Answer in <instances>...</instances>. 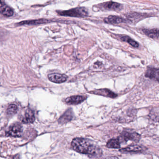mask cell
I'll return each instance as SVG.
<instances>
[{"mask_svg":"<svg viewBox=\"0 0 159 159\" xmlns=\"http://www.w3.org/2000/svg\"><path fill=\"white\" fill-rule=\"evenodd\" d=\"M34 113L31 109H28L25 111L22 122L24 123H32L35 121Z\"/></svg>","mask_w":159,"mask_h":159,"instance_id":"obj_11","label":"cell"},{"mask_svg":"<svg viewBox=\"0 0 159 159\" xmlns=\"http://www.w3.org/2000/svg\"><path fill=\"white\" fill-rule=\"evenodd\" d=\"M48 77L50 81L56 83H63L67 79V76L66 75L58 73L50 74L49 75Z\"/></svg>","mask_w":159,"mask_h":159,"instance_id":"obj_6","label":"cell"},{"mask_svg":"<svg viewBox=\"0 0 159 159\" xmlns=\"http://www.w3.org/2000/svg\"><path fill=\"white\" fill-rule=\"evenodd\" d=\"M105 21L106 23L111 24H119L122 22H126V20L121 17L115 16H110L105 19Z\"/></svg>","mask_w":159,"mask_h":159,"instance_id":"obj_13","label":"cell"},{"mask_svg":"<svg viewBox=\"0 0 159 159\" xmlns=\"http://www.w3.org/2000/svg\"><path fill=\"white\" fill-rule=\"evenodd\" d=\"M0 13L6 16L10 17L13 16L14 11L5 3L4 0H0Z\"/></svg>","mask_w":159,"mask_h":159,"instance_id":"obj_7","label":"cell"},{"mask_svg":"<svg viewBox=\"0 0 159 159\" xmlns=\"http://www.w3.org/2000/svg\"><path fill=\"white\" fill-rule=\"evenodd\" d=\"M102 7L104 9L108 10H113V11H117L119 10L122 8V5L119 3L115 2H106L102 4Z\"/></svg>","mask_w":159,"mask_h":159,"instance_id":"obj_9","label":"cell"},{"mask_svg":"<svg viewBox=\"0 0 159 159\" xmlns=\"http://www.w3.org/2000/svg\"><path fill=\"white\" fill-rule=\"evenodd\" d=\"M22 131L23 129L22 126L20 123H15L9 127L6 135L12 137H19L21 135Z\"/></svg>","mask_w":159,"mask_h":159,"instance_id":"obj_4","label":"cell"},{"mask_svg":"<svg viewBox=\"0 0 159 159\" xmlns=\"http://www.w3.org/2000/svg\"><path fill=\"white\" fill-rule=\"evenodd\" d=\"M118 138L125 142L129 141L138 142L141 139V135L135 132L124 131Z\"/></svg>","mask_w":159,"mask_h":159,"instance_id":"obj_3","label":"cell"},{"mask_svg":"<svg viewBox=\"0 0 159 159\" xmlns=\"http://www.w3.org/2000/svg\"><path fill=\"white\" fill-rule=\"evenodd\" d=\"M143 148L140 146L133 145L126 148L120 149L119 151L121 152V153H129V152H141L143 151Z\"/></svg>","mask_w":159,"mask_h":159,"instance_id":"obj_14","label":"cell"},{"mask_svg":"<svg viewBox=\"0 0 159 159\" xmlns=\"http://www.w3.org/2000/svg\"><path fill=\"white\" fill-rule=\"evenodd\" d=\"M87 97L81 95H74L68 97L65 99V102L66 103L70 105H77L84 102Z\"/></svg>","mask_w":159,"mask_h":159,"instance_id":"obj_10","label":"cell"},{"mask_svg":"<svg viewBox=\"0 0 159 159\" xmlns=\"http://www.w3.org/2000/svg\"><path fill=\"white\" fill-rule=\"evenodd\" d=\"M71 144L74 150L81 154L96 156L102 153L100 148L94 144L92 141L86 138H74Z\"/></svg>","mask_w":159,"mask_h":159,"instance_id":"obj_1","label":"cell"},{"mask_svg":"<svg viewBox=\"0 0 159 159\" xmlns=\"http://www.w3.org/2000/svg\"><path fill=\"white\" fill-rule=\"evenodd\" d=\"M73 118V113L72 108H69L65 111V113L60 117L58 123L60 124H64L71 121Z\"/></svg>","mask_w":159,"mask_h":159,"instance_id":"obj_8","label":"cell"},{"mask_svg":"<svg viewBox=\"0 0 159 159\" xmlns=\"http://www.w3.org/2000/svg\"><path fill=\"white\" fill-rule=\"evenodd\" d=\"M121 40L124 42H128L134 48H138L139 47V44L137 42L134 40H133L131 38H130L128 36H122L121 38Z\"/></svg>","mask_w":159,"mask_h":159,"instance_id":"obj_19","label":"cell"},{"mask_svg":"<svg viewBox=\"0 0 159 159\" xmlns=\"http://www.w3.org/2000/svg\"><path fill=\"white\" fill-rule=\"evenodd\" d=\"M18 108L17 106L15 104H11L7 107V113L9 116L15 115L17 113Z\"/></svg>","mask_w":159,"mask_h":159,"instance_id":"obj_18","label":"cell"},{"mask_svg":"<svg viewBox=\"0 0 159 159\" xmlns=\"http://www.w3.org/2000/svg\"><path fill=\"white\" fill-rule=\"evenodd\" d=\"M90 93L112 98H115L117 96V95L115 93L106 89H100L92 91L90 92Z\"/></svg>","mask_w":159,"mask_h":159,"instance_id":"obj_5","label":"cell"},{"mask_svg":"<svg viewBox=\"0 0 159 159\" xmlns=\"http://www.w3.org/2000/svg\"><path fill=\"white\" fill-rule=\"evenodd\" d=\"M49 22V20L46 19H39L37 20H27V21H21L19 23V25H36V24H43Z\"/></svg>","mask_w":159,"mask_h":159,"instance_id":"obj_17","label":"cell"},{"mask_svg":"<svg viewBox=\"0 0 159 159\" xmlns=\"http://www.w3.org/2000/svg\"><path fill=\"white\" fill-rule=\"evenodd\" d=\"M58 14L64 16L85 17L88 16L87 10L84 7H78L72 8L66 11H57Z\"/></svg>","mask_w":159,"mask_h":159,"instance_id":"obj_2","label":"cell"},{"mask_svg":"<svg viewBox=\"0 0 159 159\" xmlns=\"http://www.w3.org/2000/svg\"><path fill=\"white\" fill-rule=\"evenodd\" d=\"M146 77L151 79H154L158 81L159 69L156 68H148L145 74Z\"/></svg>","mask_w":159,"mask_h":159,"instance_id":"obj_12","label":"cell"},{"mask_svg":"<svg viewBox=\"0 0 159 159\" xmlns=\"http://www.w3.org/2000/svg\"><path fill=\"white\" fill-rule=\"evenodd\" d=\"M106 147L109 148H120V143L118 138L113 139L109 140L106 144Z\"/></svg>","mask_w":159,"mask_h":159,"instance_id":"obj_16","label":"cell"},{"mask_svg":"<svg viewBox=\"0 0 159 159\" xmlns=\"http://www.w3.org/2000/svg\"><path fill=\"white\" fill-rule=\"evenodd\" d=\"M143 32L146 35L153 39H158L159 38V30L158 29H154L152 30L144 29Z\"/></svg>","mask_w":159,"mask_h":159,"instance_id":"obj_15","label":"cell"}]
</instances>
